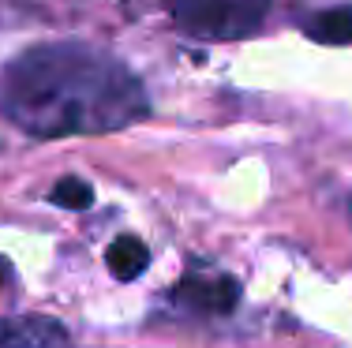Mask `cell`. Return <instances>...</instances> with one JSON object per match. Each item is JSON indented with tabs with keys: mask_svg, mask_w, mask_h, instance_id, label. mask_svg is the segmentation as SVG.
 Returning a JSON list of instances; mask_svg holds the SVG:
<instances>
[{
	"mask_svg": "<svg viewBox=\"0 0 352 348\" xmlns=\"http://www.w3.org/2000/svg\"><path fill=\"white\" fill-rule=\"evenodd\" d=\"M146 116L139 76L94 41H38L0 68V120L30 139L109 135Z\"/></svg>",
	"mask_w": 352,
	"mask_h": 348,
	"instance_id": "obj_1",
	"label": "cell"
},
{
	"mask_svg": "<svg viewBox=\"0 0 352 348\" xmlns=\"http://www.w3.org/2000/svg\"><path fill=\"white\" fill-rule=\"evenodd\" d=\"M184 34L199 41H244L266 27L274 0H162Z\"/></svg>",
	"mask_w": 352,
	"mask_h": 348,
	"instance_id": "obj_2",
	"label": "cell"
},
{
	"mask_svg": "<svg viewBox=\"0 0 352 348\" xmlns=\"http://www.w3.org/2000/svg\"><path fill=\"white\" fill-rule=\"evenodd\" d=\"M173 303L195 314H232L240 303V281L229 273H188L176 281Z\"/></svg>",
	"mask_w": 352,
	"mask_h": 348,
	"instance_id": "obj_3",
	"label": "cell"
},
{
	"mask_svg": "<svg viewBox=\"0 0 352 348\" xmlns=\"http://www.w3.org/2000/svg\"><path fill=\"white\" fill-rule=\"evenodd\" d=\"M0 348H72V337L49 314H12L0 318Z\"/></svg>",
	"mask_w": 352,
	"mask_h": 348,
	"instance_id": "obj_4",
	"label": "cell"
},
{
	"mask_svg": "<svg viewBox=\"0 0 352 348\" xmlns=\"http://www.w3.org/2000/svg\"><path fill=\"white\" fill-rule=\"evenodd\" d=\"M105 266H109V273H113L116 281H135L139 273L150 266V251H146V244H142L139 236L124 232V236H116L113 244H109Z\"/></svg>",
	"mask_w": 352,
	"mask_h": 348,
	"instance_id": "obj_5",
	"label": "cell"
},
{
	"mask_svg": "<svg viewBox=\"0 0 352 348\" xmlns=\"http://www.w3.org/2000/svg\"><path fill=\"white\" fill-rule=\"evenodd\" d=\"M304 34L318 45H352V4H338L315 12L304 23Z\"/></svg>",
	"mask_w": 352,
	"mask_h": 348,
	"instance_id": "obj_6",
	"label": "cell"
},
{
	"mask_svg": "<svg viewBox=\"0 0 352 348\" xmlns=\"http://www.w3.org/2000/svg\"><path fill=\"white\" fill-rule=\"evenodd\" d=\"M49 202L60 206V210H87V206L94 202V187H90L87 180H79V176H64V180L53 184Z\"/></svg>",
	"mask_w": 352,
	"mask_h": 348,
	"instance_id": "obj_7",
	"label": "cell"
},
{
	"mask_svg": "<svg viewBox=\"0 0 352 348\" xmlns=\"http://www.w3.org/2000/svg\"><path fill=\"white\" fill-rule=\"evenodd\" d=\"M8 277H12V266H8V259H0V285H4Z\"/></svg>",
	"mask_w": 352,
	"mask_h": 348,
	"instance_id": "obj_8",
	"label": "cell"
},
{
	"mask_svg": "<svg viewBox=\"0 0 352 348\" xmlns=\"http://www.w3.org/2000/svg\"><path fill=\"white\" fill-rule=\"evenodd\" d=\"M349 225H352V195H349Z\"/></svg>",
	"mask_w": 352,
	"mask_h": 348,
	"instance_id": "obj_9",
	"label": "cell"
}]
</instances>
